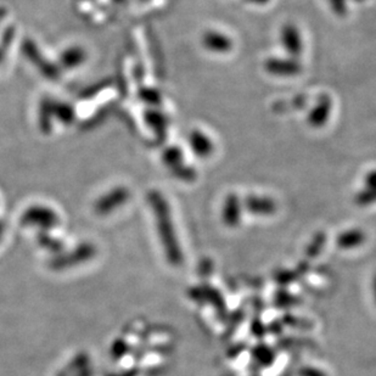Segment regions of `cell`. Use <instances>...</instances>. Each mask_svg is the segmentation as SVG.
<instances>
[{"label":"cell","mask_w":376,"mask_h":376,"mask_svg":"<svg viewBox=\"0 0 376 376\" xmlns=\"http://www.w3.org/2000/svg\"><path fill=\"white\" fill-rule=\"evenodd\" d=\"M332 112V100L330 96H321L318 98L316 105L312 109L308 116V125L313 128H321L330 118Z\"/></svg>","instance_id":"5"},{"label":"cell","mask_w":376,"mask_h":376,"mask_svg":"<svg viewBox=\"0 0 376 376\" xmlns=\"http://www.w3.org/2000/svg\"><path fill=\"white\" fill-rule=\"evenodd\" d=\"M253 355L256 357L257 361H261L263 364H269L274 359V353L268 347H258Z\"/></svg>","instance_id":"14"},{"label":"cell","mask_w":376,"mask_h":376,"mask_svg":"<svg viewBox=\"0 0 376 376\" xmlns=\"http://www.w3.org/2000/svg\"><path fill=\"white\" fill-rule=\"evenodd\" d=\"M251 1H253V3H257V4H265V3H267L268 0H251Z\"/></svg>","instance_id":"17"},{"label":"cell","mask_w":376,"mask_h":376,"mask_svg":"<svg viewBox=\"0 0 376 376\" xmlns=\"http://www.w3.org/2000/svg\"><path fill=\"white\" fill-rule=\"evenodd\" d=\"M265 70L271 75L278 77H292L300 75L302 72V65L295 57L281 59V57H271L265 62Z\"/></svg>","instance_id":"3"},{"label":"cell","mask_w":376,"mask_h":376,"mask_svg":"<svg viewBox=\"0 0 376 376\" xmlns=\"http://www.w3.org/2000/svg\"><path fill=\"white\" fill-rule=\"evenodd\" d=\"M183 160H184V157H183V154H181V151L178 147H171V149L165 151V162L167 163V165H171L172 168L177 167V165L179 168L183 167L184 165Z\"/></svg>","instance_id":"12"},{"label":"cell","mask_w":376,"mask_h":376,"mask_svg":"<svg viewBox=\"0 0 376 376\" xmlns=\"http://www.w3.org/2000/svg\"><path fill=\"white\" fill-rule=\"evenodd\" d=\"M356 1H361V0H356Z\"/></svg>","instance_id":"19"},{"label":"cell","mask_w":376,"mask_h":376,"mask_svg":"<svg viewBox=\"0 0 376 376\" xmlns=\"http://www.w3.org/2000/svg\"><path fill=\"white\" fill-rule=\"evenodd\" d=\"M189 145L191 150L195 152V155L200 159H207L213 154L215 144L211 138L206 134L205 132L195 129L189 136Z\"/></svg>","instance_id":"7"},{"label":"cell","mask_w":376,"mask_h":376,"mask_svg":"<svg viewBox=\"0 0 376 376\" xmlns=\"http://www.w3.org/2000/svg\"><path fill=\"white\" fill-rule=\"evenodd\" d=\"M202 46L206 51L216 54H226L233 51V39L231 37L218 32V30H207L202 35Z\"/></svg>","instance_id":"4"},{"label":"cell","mask_w":376,"mask_h":376,"mask_svg":"<svg viewBox=\"0 0 376 376\" xmlns=\"http://www.w3.org/2000/svg\"><path fill=\"white\" fill-rule=\"evenodd\" d=\"M302 375L303 376H324V374H323V373H321V371L314 370V369H306V370L302 373Z\"/></svg>","instance_id":"16"},{"label":"cell","mask_w":376,"mask_h":376,"mask_svg":"<svg viewBox=\"0 0 376 376\" xmlns=\"http://www.w3.org/2000/svg\"><path fill=\"white\" fill-rule=\"evenodd\" d=\"M150 197L151 205L155 210L157 229L162 241V246L165 247L167 260L173 266H179L183 256H181V246L178 244V239H177L174 226L172 223L168 205L159 193H152Z\"/></svg>","instance_id":"1"},{"label":"cell","mask_w":376,"mask_h":376,"mask_svg":"<svg viewBox=\"0 0 376 376\" xmlns=\"http://www.w3.org/2000/svg\"><path fill=\"white\" fill-rule=\"evenodd\" d=\"M222 220L226 226L231 228L239 226L241 220V202L239 196L235 194H229L226 196L223 206Z\"/></svg>","instance_id":"8"},{"label":"cell","mask_w":376,"mask_h":376,"mask_svg":"<svg viewBox=\"0 0 376 376\" xmlns=\"http://www.w3.org/2000/svg\"><path fill=\"white\" fill-rule=\"evenodd\" d=\"M307 98L306 96H297L294 100L291 101H280L274 105V110L279 111V112H284V111L292 110V109H302L303 106L306 105Z\"/></svg>","instance_id":"11"},{"label":"cell","mask_w":376,"mask_h":376,"mask_svg":"<svg viewBox=\"0 0 376 376\" xmlns=\"http://www.w3.org/2000/svg\"><path fill=\"white\" fill-rule=\"evenodd\" d=\"M245 208L255 216H271L276 213L278 206L271 197L250 195L245 199Z\"/></svg>","instance_id":"6"},{"label":"cell","mask_w":376,"mask_h":376,"mask_svg":"<svg viewBox=\"0 0 376 376\" xmlns=\"http://www.w3.org/2000/svg\"><path fill=\"white\" fill-rule=\"evenodd\" d=\"M355 202L356 205L361 206V207L373 205L374 202H376V188L363 186V189L359 193H357Z\"/></svg>","instance_id":"10"},{"label":"cell","mask_w":376,"mask_h":376,"mask_svg":"<svg viewBox=\"0 0 376 376\" xmlns=\"http://www.w3.org/2000/svg\"><path fill=\"white\" fill-rule=\"evenodd\" d=\"M374 292H375V298H376V278H375V280H374Z\"/></svg>","instance_id":"18"},{"label":"cell","mask_w":376,"mask_h":376,"mask_svg":"<svg viewBox=\"0 0 376 376\" xmlns=\"http://www.w3.org/2000/svg\"><path fill=\"white\" fill-rule=\"evenodd\" d=\"M280 43L286 53L297 59L303 53V39L301 30L294 24H286L281 27Z\"/></svg>","instance_id":"2"},{"label":"cell","mask_w":376,"mask_h":376,"mask_svg":"<svg viewBox=\"0 0 376 376\" xmlns=\"http://www.w3.org/2000/svg\"><path fill=\"white\" fill-rule=\"evenodd\" d=\"M324 244H325V235L323 233L316 234L307 249V256L316 257L321 252V249L324 247Z\"/></svg>","instance_id":"13"},{"label":"cell","mask_w":376,"mask_h":376,"mask_svg":"<svg viewBox=\"0 0 376 376\" xmlns=\"http://www.w3.org/2000/svg\"><path fill=\"white\" fill-rule=\"evenodd\" d=\"M366 240V234L361 229H350L337 236V244L341 249H355Z\"/></svg>","instance_id":"9"},{"label":"cell","mask_w":376,"mask_h":376,"mask_svg":"<svg viewBox=\"0 0 376 376\" xmlns=\"http://www.w3.org/2000/svg\"><path fill=\"white\" fill-rule=\"evenodd\" d=\"M332 10L337 12V15H345L346 14V0H329Z\"/></svg>","instance_id":"15"}]
</instances>
